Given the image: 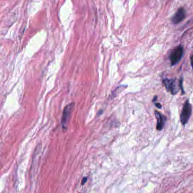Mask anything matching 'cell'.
<instances>
[{
	"label": "cell",
	"instance_id": "6da1fadb",
	"mask_svg": "<svg viewBox=\"0 0 193 193\" xmlns=\"http://www.w3.org/2000/svg\"><path fill=\"white\" fill-rule=\"evenodd\" d=\"M74 107L75 103L74 102H71V103L67 104L64 108L61 120V124L64 132V131L66 132L68 129L70 119L71 117V115L74 108Z\"/></svg>",
	"mask_w": 193,
	"mask_h": 193
},
{
	"label": "cell",
	"instance_id": "7a4b0ae2",
	"mask_svg": "<svg viewBox=\"0 0 193 193\" xmlns=\"http://www.w3.org/2000/svg\"><path fill=\"white\" fill-rule=\"evenodd\" d=\"M192 112V107L189 102V99H187L185 102L182 112L180 114V121L182 125L185 126L188 123Z\"/></svg>",
	"mask_w": 193,
	"mask_h": 193
},
{
	"label": "cell",
	"instance_id": "3957f363",
	"mask_svg": "<svg viewBox=\"0 0 193 193\" xmlns=\"http://www.w3.org/2000/svg\"><path fill=\"white\" fill-rule=\"evenodd\" d=\"M184 54V48L181 45H179L173 49L171 52L169 56L171 66H174L179 63L183 57Z\"/></svg>",
	"mask_w": 193,
	"mask_h": 193
},
{
	"label": "cell",
	"instance_id": "277c9868",
	"mask_svg": "<svg viewBox=\"0 0 193 193\" xmlns=\"http://www.w3.org/2000/svg\"><path fill=\"white\" fill-rule=\"evenodd\" d=\"M163 84L164 85L167 92H170L172 95H176L180 89V82L178 85L177 79L165 78L163 80Z\"/></svg>",
	"mask_w": 193,
	"mask_h": 193
},
{
	"label": "cell",
	"instance_id": "5b68a950",
	"mask_svg": "<svg viewBox=\"0 0 193 193\" xmlns=\"http://www.w3.org/2000/svg\"><path fill=\"white\" fill-rule=\"evenodd\" d=\"M154 113H155V115L156 118V120H157L156 129L158 131H160L164 128V126L167 120V118L164 115L161 114L160 112L158 111L157 110H155L154 111Z\"/></svg>",
	"mask_w": 193,
	"mask_h": 193
},
{
	"label": "cell",
	"instance_id": "8992f818",
	"mask_svg": "<svg viewBox=\"0 0 193 193\" xmlns=\"http://www.w3.org/2000/svg\"><path fill=\"white\" fill-rule=\"evenodd\" d=\"M185 18V11L183 8H180L172 17L171 20L173 24H179Z\"/></svg>",
	"mask_w": 193,
	"mask_h": 193
},
{
	"label": "cell",
	"instance_id": "52a82bcc",
	"mask_svg": "<svg viewBox=\"0 0 193 193\" xmlns=\"http://www.w3.org/2000/svg\"><path fill=\"white\" fill-rule=\"evenodd\" d=\"M127 88V86H125V85H121L120 87H117L114 91L112 92V93H111V98H115L116 97V96H118V95L121 92H122L124 89H125Z\"/></svg>",
	"mask_w": 193,
	"mask_h": 193
},
{
	"label": "cell",
	"instance_id": "ba28073f",
	"mask_svg": "<svg viewBox=\"0 0 193 193\" xmlns=\"http://www.w3.org/2000/svg\"><path fill=\"white\" fill-rule=\"evenodd\" d=\"M155 106H156L158 108H159V109H161V107H162L161 104L160 103H155Z\"/></svg>",
	"mask_w": 193,
	"mask_h": 193
},
{
	"label": "cell",
	"instance_id": "9c48e42d",
	"mask_svg": "<svg viewBox=\"0 0 193 193\" xmlns=\"http://www.w3.org/2000/svg\"><path fill=\"white\" fill-rule=\"evenodd\" d=\"M87 181V177H84L83 179V181H82V182H81V184L82 185H84Z\"/></svg>",
	"mask_w": 193,
	"mask_h": 193
},
{
	"label": "cell",
	"instance_id": "30bf717a",
	"mask_svg": "<svg viewBox=\"0 0 193 193\" xmlns=\"http://www.w3.org/2000/svg\"><path fill=\"white\" fill-rule=\"evenodd\" d=\"M190 60H191V65H192V67L193 69V54L190 57Z\"/></svg>",
	"mask_w": 193,
	"mask_h": 193
},
{
	"label": "cell",
	"instance_id": "8fae6325",
	"mask_svg": "<svg viewBox=\"0 0 193 193\" xmlns=\"http://www.w3.org/2000/svg\"><path fill=\"white\" fill-rule=\"evenodd\" d=\"M158 99V96H154V99H152V102H155L156 100V99Z\"/></svg>",
	"mask_w": 193,
	"mask_h": 193
}]
</instances>
